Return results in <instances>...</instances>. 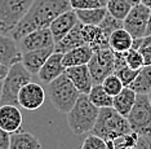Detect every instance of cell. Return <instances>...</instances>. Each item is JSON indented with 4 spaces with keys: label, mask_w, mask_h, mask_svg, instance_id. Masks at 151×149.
<instances>
[{
    "label": "cell",
    "mask_w": 151,
    "mask_h": 149,
    "mask_svg": "<svg viewBox=\"0 0 151 149\" xmlns=\"http://www.w3.org/2000/svg\"><path fill=\"white\" fill-rule=\"evenodd\" d=\"M70 9H73L70 0H34L30 10L18 23L11 36L18 41L32 31L49 29L58 16Z\"/></svg>",
    "instance_id": "obj_1"
},
{
    "label": "cell",
    "mask_w": 151,
    "mask_h": 149,
    "mask_svg": "<svg viewBox=\"0 0 151 149\" xmlns=\"http://www.w3.org/2000/svg\"><path fill=\"white\" fill-rule=\"evenodd\" d=\"M99 114V109L88 99V95H80L74 108L68 112L67 124L74 135L92 132Z\"/></svg>",
    "instance_id": "obj_2"
},
{
    "label": "cell",
    "mask_w": 151,
    "mask_h": 149,
    "mask_svg": "<svg viewBox=\"0 0 151 149\" xmlns=\"http://www.w3.org/2000/svg\"><path fill=\"white\" fill-rule=\"evenodd\" d=\"M130 131L132 129L125 117L119 114L114 108H104L99 109L97 122L91 134L107 141L119 139Z\"/></svg>",
    "instance_id": "obj_3"
},
{
    "label": "cell",
    "mask_w": 151,
    "mask_h": 149,
    "mask_svg": "<svg viewBox=\"0 0 151 149\" xmlns=\"http://www.w3.org/2000/svg\"><path fill=\"white\" fill-rule=\"evenodd\" d=\"M47 93L52 105L62 114H68L81 95L66 74H62L50 82L47 87Z\"/></svg>",
    "instance_id": "obj_4"
},
{
    "label": "cell",
    "mask_w": 151,
    "mask_h": 149,
    "mask_svg": "<svg viewBox=\"0 0 151 149\" xmlns=\"http://www.w3.org/2000/svg\"><path fill=\"white\" fill-rule=\"evenodd\" d=\"M32 82V74L23 66L22 62L9 68L6 77L3 81L1 105L18 106V93L23 86Z\"/></svg>",
    "instance_id": "obj_5"
},
{
    "label": "cell",
    "mask_w": 151,
    "mask_h": 149,
    "mask_svg": "<svg viewBox=\"0 0 151 149\" xmlns=\"http://www.w3.org/2000/svg\"><path fill=\"white\" fill-rule=\"evenodd\" d=\"M32 3L34 0H0V35L11 36Z\"/></svg>",
    "instance_id": "obj_6"
},
{
    "label": "cell",
    "mask_w": 151,
    "mask_h": 149,
    "mask_svg": "<svg viewBox=\"0 0 151 149\" xmlns=\"http://www.w3.org/2000/svg\"><path fill=\"white\" fill-rule=\"evenodd\" d=\"M132 131L151 137V104L149 95H137L133 109L127 117Z\"/></svg>",
    "instance_id": "obj_7"
},
{
    "label": "cell",
    "mask_w": 151,
    "mask_h": 149,
    "mask_svg": "<svg viewBox=\"0 0 151 149\" xmlns=\"http://www.w3.org/2000/svg\"><path fill=\"white\" fill-rule=\"evenodd\" d=\"M88 69L94 84H102L109 75L114 74L115 53L110 48L94 52L88 64Z\"/></svg>",
    "instance_id": "obj_8"
},
{
    "label": "cell",
    "mask_w": 151,
    "mask_h": 149,
    "mask_svg": "<svg viewBox=\"0 0 151 149\" xmlns=\"http://www.w3.org/2000/svg\"><path fill=\"white\" fill-rule=\"evenodd\" d=\"M150 10L143 4H137L130 9L129 15L123 21V29H125L133 39H139V38L146 36L147 23H149Z\"/></svg>",
    "instance_id": "obj_9"
},
{
    "label": "cell",
    "mask_w": 151,
    "mask_h": 149,
    "mask_svg": "<svg viewBox=\"0 0 151 149\" xmlns=\"http://www.w3.org/2000/svg\"><path fill=\"white\" fill-rule=\"evenodd\" d=\"M47 92L39 83L30 82L18 93V106L29 112H35L44 104Z\"/></svg>",
    "instance_id": "obj_10"
},
{
    "label": "cell",
    "mask_w": 151,
    "mask_h": 149,
    "mask_svg": "<svg viewBox=\"0 0 151 149\" xmlns=\"http://www.w3.org/2000/svg\"><path fill=\"white\" fill-rule=\"evenodd\" d=\"M18 46L21 48L22 53H25V52L53 48L56 46V41H54V38L49 29H42L25 35L22 39L18 40Z\"/></svg>",
    "instance_id": "obj_11"
},
{
    "label": "cell",
    "mask_w": 151,
    "mask_h": 149,
    "mask_svg": "<svg viewBox=\"0 0 151 149\" xmlns=\"http://www.w3.org/2000/svg\"><path fill=\"white\" fill-rule=\"evenodd\" d=\"M22 51L18 41L12 36L0 35V64L11 68L13 65L22 62Z\"/></svg>",
    "instance_id": "obj_12"
},
{
    "label": "cell",
    "mask_w": 151,
    "mask_h": 149,
    "mask_svg": "<svg viewBox=\"0 0 151 149\" xmlns=\"http://www.w3.org/2000/svg\"><path fill=\"white\" fill-rule=\"evenodd\" d=\"M78 23H79V18L74 9H70L67 12L62 13L61 16H58L52 22V25L49 26V30L54 38V41L57 43L61 39H63Z\"/></svg>",
    "instance_id": "obj_13"
},
{
    "label": "cell",
    "mask_w": 151,
    "mask_h": 149,
    "mask_svg": "<svg viewBox=\"0 0 151 149\" xmlns=\"http://www.w3.org/2000/svg\"><path fill=\"white\" fill-rule=\"evenodd\" d=\"M23 123V116L18 106L1 105L0 106V129L9 134L21 131Z\"/></svg>",
    "instance_id": "obj_14"
},
{
    "label": "cell",
    "mask_w": 151,
    "mask_h": 149,
    "mask_svg": "<svg viewBox=\"0 0 151 149\" xmlns=\"http://www.w3.org/2000/svg\"><path fill=\"white\" fill-rule=\"evenodd\" d=\"M65 74H66L67 78L73 82L75 88H76L81 95H88L94 86L92 75H91V73H89L88 65L68 68L65 70Z\"/></svg>",
    "instance_id": "obj_15"
},
{
    "label": "cell",
    "mask_w": 151,
    "mask_h": 149,
    "mask_svg": "<svg viewBox=\"0 0 151 149\" xmlns=\"http://www.w3.org/2000/svg\"><path fill=\"white\" fill-rule=\"evenodd\" d=\"M62 58H63V55L57 53V52H54L52 56L48 58L47 62L43 65V68L40 69L39 74H37L40 82L45 83V84H49L54 79H57L58 77L65 74L66 68L63 66Z\"/></svg>",
    "instance_id": "obj_16"
},
{
    "label": "cell",
    "mask_w": 151,
    "mask_h": 149,
    "mask_svg": "<svg viewBox=\"0 0 151 149\" xmlns=\"http://www.w3.org/2000/svg\"><path fill=\"white\" fill-rule=\"evenodd\" d=\"M81 35L85 44L93 49V52L109 49V36L104 33V30L99 26H89L83 25L81 27Z\"/></svg>",
    "instance_id": "obj_17"
},
{
    "label": "cell",
    "mask_w": 151,
    "mask_h": 149,
    "mask_svg": "<svg viewBox=\"0 0 151 149\" xmlns=\"http://www.w3.org/2000/svg\"><path fill=\"white\" fill-rule=\"evenodd\" d=\"M54 53L53 48H45V49H37L31 52H25L22 56V64L32 75H37L43 65L47 60Z\"/></svg>",
    "instance_id": "obj_18"
},
{
    "label": "cell",
    "mask_w": 151,
    "mask_h": 149,
    "mask_svg": "<svg viewBox=\"0 0 151 149\" xmlns=\"http://www.w3.org/2000/svg\"><path fill=\"white\" fill-rule=\"evenodd\" d=\"M93 49L89 46H81L78 48L66 52L63 55L62 62L63 66L68 69V68H74V66H81V65H88L91 61L92 56H93Z\"/></svg>",
    "instance_id": "obj_19"
},
{
    "label": "cell",
    "mask_w": 151,
    "mask_h": 149,
    "mask_svg": "<svg viewBox=\"0 0 151 149\" xmlns=\"http://www.w3.org/2000/svg\"><path fill=\"white\" fill-rule=\"evenodd\" d=\"M81 27H83V23L79 22L78 25L63 38V39L57 41L56 46H54V52L65 55L66 52L74 49V48L87 46L84 39H83V35H81Z\"/></svg>",
    "instance_id": "obj_20"
},
{
    "label": "cell",
    "mask_w": 151,
    "mask_h": 149,
    "mask_svg": "<svg viewBox=\"0 0 151 149\" xmlns=\"http://www.w3.org/2000/svg\"><path fill=\"white\" fill-rule=\"evenodd\" d=\"M133 36L125 29L114 31L109 38L110 49L115 53H127L133 47Z\"/></svg>",
    "instance_id": "obj_21"
},
{
    "label": "cell",
    "mask_w": 151,
    "mask_h": 149,
    "mask_svg": "<svg viewBox=\"0 0 151 149\" xmlns=\"http://www.w3.org/2000/svg\"><path fill=\"white\" fill-rule=\"evenodd\" d=\"M137 99V93L130 89L129 87H124L122 92L119 95H116L114 97V104H112V108H114L119 114H122L123 117H128L130 110L133 109Z\"/></svg>",
    "instance_id": "obj_22"
},
{
    "label": "cell",
    "mask_w": 151,
    "mask_h": 149,
    "mask_svg": "<svg viewBox=\"0 0 151 149\" xmlns=\"http://www.w3.org/2000/svg\"><path fill=\"white\" fill-rule=\"evenodd\" d=\"M9 149H42L39 139L26 131H18L11 135Z\"/></svg>",
    "instance_id": "obj_23"
},
{
    "label": "cell",
    "mask_w": 151,
    "mask_h": 149,
    "mask_svg": "<svg viewBox=\"0 0 151 149\" xmlns=\"http://www.w3.org/2000/svg\"><path fill=\"white\" fill-rule=\"evenodd\" d=\"M128 87L137 95H149L151 92V66H143L141 69Z\"/></svg>",
    "instance_id": "obj_24"
},
{
    "label": "cell",
    "mask_w": 151,
    "mask_h": 149,
    "mask_svg": "<svg viewBox=\"0 0 151 149\" xmlns=\"http://www.w3.org/2000/svg\"><path fill=\"white\" fill-rule=\"evenodd\" d=\"M79 18V22L89 26H99L107 15V8H97V9H80L75 10Z\"/></svg>",
    "instance_id": "obj_25"
},
{
    "label": "cell",
    "mask_w": 151,
    "mask_h": 149,
    "mask_svg": "<svg viewBox=\"0 0 151 149\" xmlns=\"http://www.w3.org/2000/svg\"><path fill=\"white\" fill-rule=\"evenodd\" d=\"M88 99L91 100V102L93 104L94 106H97L98 109L112 108V104H114V97H111L104 89V87H102L101 84L93 86V88L88 93Z\"/></svg>",
    "instance_id": "obj_26"
},
{
    "label": "cell",
    "mask_w": 151,
    "mask_h": 149,
    "mask_svg": "<svg viewBox=\"0 0 151 149\" xmlns=\"http://www.w3.org/2000/svg\"><path fill=\"white\" fill-rule=\"evenodd\" d=\"M106 8L111 16H114L115 18L120 21H124L125 17L129 15L130 9L133 8V5L127 0H109Z\"/></svg>",
    "instance_id": "obj_27"
},
{
    "label": "cell",
    "mask_w": 151,
    "mask_h": 149,
    "mask_svg": "<svg viewBox=\"0 0 151 149\" xmlns=\"http://www.w3.org/2000/svg\"><path fill=\"white\" fill-rule=\"evenodd\" d=\"M101 86L104 87V89L111 96V97H115L116 95H119V93L124 89V84H123L122 81H120L115 74L109 75V77L102 82Z\"/></svg>",
    "instance_id": "obj_28"
},
{
    "label": "cell",
    "mask_w": 151,
    "mask_h": 149,
    "mask_svg": "<svg viewBox=\"0 0 151 149\" xmlns=\"http://www.w3.org/2000/svg\"><path fill=\"white\" fill-rule=\"evenodd\" d=\"M70 4L74 10L97 9V8H106L107 7V0H70Z\"/></svg>",
    "instance_id": "obj_29"
},
{
    "label": "cell",
    "mask_w": 151,
    "mask_h": 149,
    "mask_svg": "<svg viewBox=\"0 0 151 149\" xmlns=\"http://www.w3.org/2000/svg\"><path fill=\"white\" fill-rule=\"evenodd\" d=\"M99 27H101V29L104 30V33L110 38V35H111L114 31L119 30V29H123V21L115 18L114 16H111L107 12V15H106L104 21L99 23Z\"/></svg>",
    "instance_id": "obj_30"
},
{
    "label": "cell",
    "mask_w": 151,
    "mask_h": 149,
    "mask_svg": "<svg viewBox=\"0 0 151 149\" xmlns=\"http://www.w3.org/2000/svg\"><path fill=\"white\" fill-rule=\"evenodd\" d=\"M125 62L127 65L132 69V70H141L145 64H143V58L141 56L139 51L130 49L125 53Z\"/></svg>",
    "instance_id": "obj_31"
},
{
    "label": "cell",
    "mask_w": 151,
    "mask_h": 149,
    "mask_svg": "<svg viewBox=\"0 0 151 149\" xmlns=\"http://www.w3.org/2000/svg\"><path fill=\"white\" fill-rule=\"evenodd\" d=\"M80 149H107V147H106V141L104 139L91 134L85 137Z\"/></svg>",
    "instance_id": "obj_32"
},
{
    "label": "cell",
    "mask_w": 151,
    "mask_h": 149,
    "mask_svg": "<svg viewBox=\"0 0 151 149\" xmlns=\"http://www.w3.org/2000/svg\"><path fill=\"white\" fill-rule=\"evenodd\" d=\"M11 135L3 129H0V149H9L11 144Z\"/></svg>",
    "instance_id": "obj_33"
},
{
    "label": "cell",
    "mask_w": 151,
    "mask_h": 149,
    "mask_svg": "<svg viewBox=\"0 0 151 149\" xmlns=\"http://www.w3.org/2000/svg\"><path fill=\"white\" fill-rule=\"evenodd\" d=\"M139 53L143 58V64L145 66H151V46H147V47H142L139 48Z\"/></svg>",
    "instance_id": "obj_34"
},
{
    "label": "cell",
    "mask_w": 151,
    "mask_h": 149,
    "mask_svg": "<svg viewBox=\"0 0 151 149\" xmlns=\"http://www.w3.org/2000/svg\"><path fill=\"white\" fill-rule=\"evenodd\" d=\"M129 149H151V137L149 136H139V140L133 148Z\"/></svg>",
    "instance_id": "obj_35"
},
{
    "label": "cell",
    "mask_w": 151,
    "mask_h": 149,
    "mask_svg": "<svg viewBox=\"0 0 151 149\" xmlns=\"http://www.w3.org/2000/svg\"><path fill=\"white\" fill-rule=\"evenodd\" d=\"M8 71H9V68H8V66H5V65H1V64H0V81H4V78L6 77Z\"/></svg>",
    "instance_id": "obj_36"
},
{
    "label": "cell",
    "mask_w": 151,
    "mask_h": 149,
    "mask_svg": "<svg viewBox=\"0 0 151 149\" xmlns=\"http://www.w3.org/2000/svg\"><path fill=\"white\" fill-rule=\"evenodd\" d=\"M151 35V10H150V17H149V23H147V30H146V36Z\"/></svg>",
    "instance_id": "obj_37"
},
{
    "label": "cell",
    "mask_w": 151,
    "mask_h": 149,
    "mask_svg": "<svg viewBox=\"0 0 151 149\" xmlns=\"http://www.w3.org/2000/svg\"><path fill=\"white\" fill-rule=\"evenodd\" d=\"M141 4H143L149 9H151V0H141Z\"/></svg>",
    "instance_id": "obj_38"
},
{
    "label": "cell",
    "mask_w": 151,
    "mask_h": 149,
    "mask_svg": "<svg viewBox=\"0 0 151 149\" xmlns=\"http://www.w3.org/2000/svg\"><path fill=\"white\" fill-rule=\"evenodd\" d=\"M127 1H129L130 4H132L133 7L137 5V4H141V0H127Z\"/></svg>",
    "instance_id": "obj_39"
},
{
    "label": "cell",
    "mask_w": 151,
    "mask_h": 149,
    "mask_svg": "<svg viewBox=\"0 0 151 149\" xmlns=\"http://www.w3.org/2000/svg\"><path fill=\"white\" fill-rule=\"evenodd\" d=\"M1 93H3V81H0V106H1Z\"/></svg>",
    "instance_id": "obj_40"
},
{
    "label": "cell",
    "mask_w": 151,
    "mask_h": 149,
    "mask_svg": "<svg viewBox=\"0 0 151 149\" xmlns=\"http://www.w3.org/2000/svg\"><path fill=\"white\" fill-rule=\"evenodd\" d=\"M149 100H150V104H151V92L149 93Z\"/></svg>",
    "instance_id": "obj_41"
},
{
    "label": "cell",
    "mask_w": 151,
    "mask_h": 149,
    "mask_svg": "<svg viewBox=\"0 0 151 149\" xmlns=\"http://www.w3.org/2000/svg\"><path fill=\"white\" fill-rule=\"evenodd\" d=\"M107 1H109V0H107Z\"/></svg>",
    "instance_id": "obj_42"
}]
</instances>
